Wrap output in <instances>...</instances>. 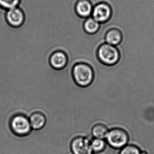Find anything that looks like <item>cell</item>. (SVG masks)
Wrapping results in <instances>:
<instances>
[{
	"mask_svg": "<svg viewBox=\"0 0 154 154\" xmlns=\"http://www.w3.org/2000/svg\"><path fill=\"white\" fill-rule=\"evenodd\" d=\"M6 18L10 26L18 28L22 26L25 22V15L23 11L17 7L7 10Z\"/></svg>",
	"mask_w": 154,
	"mask_h": 154,
	"instance_id": "cell-7",
	"label": "cell"
},
{
	"mask_svg": "<svg viewBox=\"0 0 154 154\" xmlns=\"http://www.w3.org/2000/svg\"><path fill=\"white\" fill-rule=\"evenodd\" d=\"M109 129L102 123H97L93 125L91 130L92 135L95 138L105 139Z\"/></svg>",
	"mask_w": 154,
	"mask_h": 154,
	"instance_id": "cell-12",
	"label": "cell"
},
{
	"mask_svg": "<svg viewBox=\"0 0 154 154\" xmlns=\"http://www.w3.org/2000/svg\"><path fill=\"white\" fill-rule=\"evenodd\" d=\"M119 154H148L139 147L133 144H128L120 149Z\"/></svg>",
	"mask_w": 154,
	"mask_h": 154,
	"instance_id": "cell-15",
	"label": "cell"
},
{
	"mask_svg": "<svg viewBox=\"0 0 154 154\" xmlns=\"http://www.w3.org/2000/svg\"><path fill=\"white\" fill-rule=\"evenodd\" d=\"M116 1H117V0H116ZM116 1H115V2H116Z\"/></svg>",
	"mask_w": 154,
	"mask_h": 154,
	"instance_id": "cell-18",
	"label": "cell"
},
{
	"mask_svg": "<svg viewBox=\"0 0 154 154\" xmlns=\"http://www.w3.org/2000/svg\"><path fill=\"white\" fill-rule=\"evenodd\" d=\"M105 140L111 147L121 149L128 144L129 135L124 129L114 128L109 129Z\"/></svg>",
	"mask_w": 154,
	"mask_h": 154,
	"instance_id": "cell-3",
	"label": "cell"
},
{
	"mask_svg": "<svg viewBox=\"0 0 154 154\" xmlns=\"http://www.w3.org/2000/svg\"><path fill=\"white\" fill-rule=\"evenodd\" d=\"M117 1H118V0H117ZM117 1H116V2H117ZM116 2H115V3H116ZM115 5H116V4H115Z\"/></svg>",
	"mask_w": 154,
	"mask_h": 154,
	"instance_id": "cell-17",
	"label": "cell"
},
{
	"mask_svg": "<svg viewBox=\"0 0 154 154\" xmlns=\"http://www.w3.org/2000/svg\"><path fill=\"white\" fill-rule=\"evenodd\" d=\"M105 139L94 138L91 140V146L93 152L100 153L105 150L107 145Z\"/></svg>",
	"mask_w": 154,
	"mask_h": 154,
	"instance_id": "cell-14",
	"label": "cell"
},
{
	"mask_svg": "<svg viewBox=\"0 0 154 154\" xmlns=\"http://www.w3.org/2000/svg\"><path fill=\"white\" fill-rule=\"evenodd\" d=\"M112 14L111 7L106 2H101L94 7L91 17L100 24H103L109 21Z\"/></svg>",
	"mask_w": 154,
	"mask_h": 154,
	"instance_id": "cell-6",
	"label": "cell"
},
{
	"mask_svg": "<svg viewBox=\"0 0 154 154\" xmlns=\"http://www.w3.org/2000/svg\"><path fill=\"white\" fill-rule=\"evenodd\" d=\"M10 124L13 133L20 137L27 136L32 129L29 119L23 114H17L13 116Z\"/></svg>",
	"mask_w": 154,
	"mask_h": 154,
	"instance_id": "cell-4",
	"label": "cell"
},
{
	"mask_svg": "<svg viewBox=\"0 0 154 154\" xmlns=\"http://www.w3.org/2000/svg\"><path fill=\"white\" fill-rule=\"evenodd\" d=\"M122 40V33L118 29H111L106 32L105 42L109 45L117 46L121 43Z\"/></svg>",
	"mask_w": 154,
	"mask_h": 154,
	"instance_id": "cell-10",
	"label": "cell"
},
{
	"mask_svg": "<svg viewBox=\"0 0 154 154\" xmlns=\"http://www.w3.org/2000/svg\"><path fill=\"white\" fill-rule=\"evenodd\" d=\"M72 74L75 83L82 87H86L91 84L94 79L93 69L87 63H78L74 65Z\"/></svg>",
	"mask_w": 154,
	"mask_h": 154,
	"instance_id": "cell-1",
	"label": "cell"
},
{
	"mask_svg": "<svg viewBox=\"0 0 154 154\" xmlns=\"http://www.w3.org/2000/svg\"><path fill=\"white\" fill-rule=\"evenodd\" d=\"M32 128L38 130L43 128L46 123L45 116L40 112H35L31 114L29 118Z\"/></svg>",
	"mask_w": 154,
	"mask_h": 154,
	"instance_id": "cell-11",
	"label": "cell"
},
{
	"mask_svg": "<svg viewBox=\"0 0 154 154\" xmlns=\"http://www.w3.org/2000/svg\"><path fill=\"white\" fill-rule=\"evenodd\" d=\"M97 57L101 63L108 66L116 64L119 61L120 53L117 47L103 43L98 48Z\"/></svg>",
	"mask_w": 154,
	"mask_h": 154,
	"instance_id": "cell-2",
	"label": "cell"
},
{
	"mask_svg": "<svg viewBox=\"0 0 154 154\" xmlns=\"http://www.w3.org/2000/svg\"><path fill=\"white\" fill-rule=\"evenodd\" d=\"M49 63L53 68L56 70H61L67 65L68 57L63 51L58 50L52 54Z\"/></svg>",
	"mask_w": 154,
	"mask_h": 154,
	"instance_id": "cell-8",
	"label": "cell"
},
{
	"mask_svg": "<svg viewBox=\"0 0 154 154\" xmlns=\"http://www.w3.org/2000/svg\"><path fill=\"white\" fill-rule=\"evenodd\" d=\"M100 24L92 17L86 18L84 22V29L87 34L90 35H94L97 33L100 29Z\"/></svg>",
	"mask_w": 154,
	"mask_h": 154,
	"instance_id": "cell-13",
	"label": "cell"
},
{
	"mask_svg": "<svg viewBox=\"0 0 154 154\" xmlns=\"http://www.w3.org/2000/svg\"><path fill=\"white\" fill-rule=\"evenodd\" d=\"M20 2V0H0V7L8 10L18 7Z\"/></svg>",
	"mask_w": 154,
	"mask_h": 154,
	"instance_id": "cell-16",
	"label": "cell"
},
{
	"mask_svg": "<svg viewBox=\"0 0 154 154\" xmlns=\"http://www.w3.org/2000/svg\"><path fill=\"white\" fill-rule=\"evenodd\" d=\"M94 6L89 0H78L75 6V11L79 17L87 18L91 17Z\"/></svg>",
	"mask_w": 154,
	"mask_h": 154,
	"instance_id": "cell-9",
	"label": "cell"
},
{
	"mask_svg": "<svg viewBox=\"0 0 154 154\" xmlns=\"http://www.w3.org/2000/svg\"><path fill=\"white\" fill-rule=\"evenodd\" d=\"M91 140L87 137L79 136L72 140L70 148L73 154H92Z\"/></svg>",
	"mask_w": 154,
	"mask_h": 154,
	"instance_id": "cell-5",
	"label": "cell"
}]
</instances>
